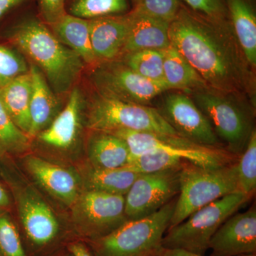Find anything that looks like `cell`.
<instances>
[{
    "instance_id": "6da1fadb",
    "label": "cell",
    "mask_w": 256,
    "mask_h": 256,
    "mask_svg": "<svg viewBox=\"0 0 256 256\" xmlns=\"http://www.w3.org/2000/svg\"><path fill=\"white\" fill-rule=\"evenodd\" d=\"M170 46L198 72L206 85L232 92L242 85V67L226 38L212 25L180 9L170 24Z\"/></svg>"
},
{
    "instance_id": "7a4b0ae2",
    "label": "cell",
    "mask_w": 256,
    "mask_h": 256,
    "mask_svg": "<svg viewBox=\"0 0 256 256\" xmlns=\"http://www.w3.org/2000/svg\"><path fill=\"white\" fill-rule=\"evenodd\" d=\"M11 40L34 62L57 94L68 92L82 74L80 57L38 18L20 22L13 28Z\"/></svg>"
},
{
    "instance_id": "3957f363",
    "label": "cell",
    "mask_w": 256,
    "mask_h": 256,
    "mask_svg": "<svg viewBox=\"0 0 256 256\" xmlns=\"http://www.w3.org/2000/svg\"><path fill=\"white\" fill-rule=\"evenodd\" d=\"M236 162L216 168H202L184 162L180 168V191L169 228L181 223L202 207L239 192Z\"/></svg>"
},
{
    "instance_id": "277c9868",
    "label": "cell",
    "mask_w": 256,
    "mask_h": 256,
    "mask_svg": "<svg viewBox=\"0 0 256 256\" xmlns=\"http://www.w3.org/2000/svg\"><path fill=\"white\" fill-rule=\"evenodd\" d=\"M176 197L158 212L139 220H128L96 240L99 256H158L169 228Z\"/></svg>"
},
{
    "instance_id": "5b68a950",
    "label": "cell",
    "mask_w": 256,
    "mask_h": 256,
    "mask_svg": "<svg viewBox=\"0 0 256 256\" xmlns=\"http://www.w3.org/2000/svg\"><path fill=\"white\" fill-rule=\"evenodd\" d=\"M252 198L242 192H234L202 207L181 223L168 229L162 239L163 248L204 255L210 239L220 226Z\"/></svg>"
},
{
    "instance_id": "8992f818",
    "label": "cell",
    "mask_w": 256,
    "mask_h": 256,
    "mask_svg": "<svg viewBox=\"0 0 256 256\" xmlns=\"http://www.w3.org/2000/svg\"><path fill=\"white\" fill-rule=\"evenodd\" d=\"M87 124L95 132L129 130L180 136L160 110L142 104L122 102L102 96L90 105Z\"/></svg>"
},
{
    "instance_id": "52a82bcc",
    "label": "cell",
    "mask_w": 256,
    "mask_h": 256,
    "mask_svg": "<svg viewBox=\"0 0 256 256\" xmlns=\"http://www.w3.org/2000/svg\"><path fill=\"white\" fill-rule=\"evenodd\" d=\"M108 133L124 140L129 148L130 160L148 152L162 151L180 156L202 168H216L233 164L238 159V156L224 148L200 146L181 136L129 130H118Z\"/></svg>"
},
{
    "instance_id": "ba28073f",
    "label": "cell",
    "mask_w": 256,
    "mask_h": 256,
    "mask_svg": "<svg viewBox=\"0 0 256 256\" xmlns=\"http://www.w3.org/2000/svg\"><path fill=\"white\" fill-rule=\"evenodd\" d=\"M194 99L217 137L226 144V150L240 156L254 130L248 116L236 102L217 92H198Z\"/></svg>"
},
{
    "instance_id": "9c48e42d",
    "label": "cell",
    "mask_w": 256,
    "mask_h": 256,
    "mask_svg": "<svg viewBox=\"0 0 256 256\" xmlns=\"http://www.w3.org/2000/svg\"><path fill=\"white\" fill-rule=\"evenodd\" d=\"M181 166L138 175L124 196V213L128 220L153 214L178 196Z\"/></svg>"
},
{
    "instance_id": "30bf717a",
    "label": "cell",
    "mask_w": 256,
    "mask_h": 256,
    "mask_svg": "<svg viewBox=\"0 0 256 256\" xmlns=\"http://www.w3.org/2000/svg\"><path fill=\"white\" fill-rule=\"evenodd\" d=\"M94 80L100 96L142 105L169 90L166 84L144 78L127 66L99 69L94 74Z\"/></svg>"
},
{
    "instance_id": "8fae6325",
    "label": "cell",
    "mask_w": 256,
    "mask_h": 256,
    "mask_svg": "<svg viewBox=\"0 0 256 256\" xmlns=\"http://www.w3.org/2000/svg\"><path fill=\"white\" fill-rule=\"evenodd\" d=\"M160 112L182 137L200 146L222 148L206 116L188 96L170 94L165 98L162 111Z\"/></svg>"
},
{
    "instance_id": "7c38bea8",
    "label": "cell",
    "mask_w": 256,
    "mask_h": 256,
    "mask_svg": "<svg viewBox=\"0 0 256 256\" xmlns=\"http://www.w3.org/2000/svg\"><path fill=\"white\" fill-rule=\"evenodd\" d=\"M210 256H248L256 252L255 206L227 218L210 239Z\"/></svg>"
},
{
    "instance_id": "4fadbf2b",
    "label": "cell",
    "mask_w": 256,
    "mask_h": 256,
    "mask_svg": "<svg viewBox=\"0 0 256 256\" xmlns=\"http://www.w3.org/2000/svg\"><path fill=\"white\" fill-rule=\"evenodd\" d=\"M80 207L92 232L100 237L128 220L124 213V196L122 195L89 190L82 195Z\"/></svg>"
},
{
    "instance_id": "5bb4252c",
    "label": "cell",
    "mask_w": 256,
    "mask_h": 256,
    "mask_svg": "<svg viewBox=\"0 0 256 256\" xmlns=\"http://www.w3.org/2000/svg\"><path fill=\"white\" fill-rule=\"evenodd\" d=\"M129 28L128 14L89 20L90 43L96 60H110L122 53Z\"/></svg>"
},
{
    "instance_id": "9a60e30c",
    "label": "cell",
    "mask_w": 256,
    "mask_h": 256,
    "mask_svg": "<svg viewBox=\"0 0 256 256\" xmlns=\"http://www.w3.org/2000/svg\"><path fill=\"white\" fill-rule=\"evenodd\" d=\"M26 164L32 176L50 194L66 204L76 201L78 184L72 172L37 156H28Z\"/></svg>"
},
{
    "instance_id": "2e32d148",
    "label": "cell",
    "mask_w": 256,
    "mask_h": 256,
    "mask_svg": "<svg viewBox=\"0 0 256 256\" xmlns=\"http://www.w3.org/2000/svg\"><path fill=\"white\" fill-rule=\"evenodd\" d=\"M130 28L122 52L146 50H164L170 46V24L131 12Z\"/></svg>"
},
{
    "instance_id": "e0dca14e",
    "label": "cell",
    "mask_w": 256,
    "mask_h": 256,
    "mask_svg": "<svg viewBox=\"0 0 256 256\" xmlns=\"http://www.w3.org/2000/svg\"><path fill=\"white\" fill-rule=\"evenodd\" d=\"M20 214L25 232L37 245L48 244L58 233V220L50 206L36 196H23L20 202Z\"/></svg>"
},
{
    "instance_id": "ac0fdd59",
    "label": "cell",
    "mask_w": 256,
    "mask_h": 256,
    "mask_svg": "<svg viewBox=\"0 0 256 256\" xmlns=\"http://www.w3.org/2000/svg\"><path fill=\"white\" fill-rule=\"evenodd\" d=\"M82 104L80 90L74 88L65 108L50 127L38 133L40 140L60 149H66L72 146L78 133Z\"/></svg>"
},
{
    "instance_id": "d6986e66",
    "label": "cell",
    "mask_w": 256,
    "mask_h": 256,
    "mask_svg": "<svg viewBox=\"0 0 256 256\" xmlns=\"http://www.w3.org/2000/svg\"><path fill=\"white\" fill-rule=\"evenodd\" d=\"M32 94L30 70L0 88L2 104L14 124L28 136L31 124L30 106Z\"/></svg>"
},
{
    "instance_id": "ffe728a7",
    "label": "cell",
    "mask_w": 256,
    "mask_h": 256,
    "mask_svg": "<svg viewBox=\"0 0 256 256\" xmlns=\"http://www.w3.org/2000/svg\"><path fill=\"white\" fill-rule=\"evenodd\" d=\"M30 73L32 80L30 106L31 124L28 134L30 138L34 137L41 132L42 130L50 124L56 110L58 102L40 69L32 64Z\"/></svg>"
},
{
    "instance_id": "44dd1931",
    "label": "cell",
    "mask_w": 256,
    "mask_h": 256,
    "mask_svg": "<svg viewBox=\"0 0 256 256\" xmlns=\"http://www.w3.org/2000/svg\"><path fill=\"white\" fill-rule=\"evenodd\" d=\"M50 26L56 37L76 52L82 62L92 64L97 60L90 43L89 20L66 13Z\"/></svg>"
},
{
    "instance_id": "7402d4cb",
    "label": "cell",
    "mask_w": 256,
    "mask_h": 256,
    "mask_svg": "<svg viewBox=\"0 0 256 256\" xmlns=\"http://www.w3.org/2000/svg\"><path fill=\"white\" fill-rule=\"evenodd\" d=\"M96 132L89 149L94 168L110 170L127 166L130 153L124 140L111 133Z\"/></svg>"
},
{
    "instance_id": "603a6c76",
    "label": "cell",
    "mask_w": 256,
    "mask_h": 256,
    "mask_svg": "<svg viewBox=\"0 0 256 256\" xmlns=\"http://www.w3.org/2000/svg\"><path fill=\"white\" fill-rule=\"evenodd\" d=\"M230 18L239 44L246 60L256 66V18L246 0H226Z\"/></svg>"
},
{
    "instance_id": "cb8c5ba5",
    "label": "cell",
    "mask_w": 256,
    "mask_h": 256,
    "mask_svg": "<svg viewBox=\"0 0 256 256\" xmlns=\"http://www.w3.org/2000/svg\"><path fill=\"white\" fill-rule=\"evenodd\" d=\"M162 50L164 80L168 88L192 90L206 86L201 76L174 48L170 46Z\"/></svg>"
},
{
    "instance_id": "d4e9b609",
    "label": "cell",
    "mask_w": 256,
    "mask_h": 256,
    "mask_svg": "<svg viewBox=\"0 0 256 256\" xmlns=\"http://www.w3.org/2000/svg\"><path fill=\"white\" fill-rule=\"evenodd\" d=\"M139 174L126 166L110 170L92 168L88 183L90 190L126 196Z\"/></svg>"
},
{
    "instance_id": "484cf974",
    "label": "cell",
    "mask_w": 256,
    "mask_h": 256,
    "mask_svg": "<svg viewBox=\"0 0 256 256\" xmlns=\"http://www.w3.org/2000/svg\"><path fill=\"white\" fill-rule=\"evenodd\" d=\"M126 66L152 82L164 84L162 50H146L127 54Z\"/></svg>"
},
{
    "instance_id": "4316f807",
    "label": "cell",
    "mask_w": 256,
    "mask_h": 256,
    "mask_svg": "<svg viewBox=\"0 0 256 256\" xmlns=\"http://www.w3.org/2000/svg\"><path fill=\"white\" fill-rule=\"evenodd\" d=\"M127 10L126 0H73L67 13L90 20L122 14Z\"/></svg>"
},
{
    "instance_id": "83f0119b",
    "label": "cell",
    "mask_w": 256,
    "mask_h": 256,
    "mask_svg": "<svg viewBox=\"0 0 256 256\" xmlns=\"http://www.w3.org/2000/svg\"><path fill=\"white\" fill-rule=\"evenodd\" d=\"M239 192L254 196L256 188V132L252 131L245 150L236 163Z\"/></svg>"
},
{
    "instance_id": "f1b7e54d",
    "label": "cell",
    "mask_w": 256,
    "mask_h": 256,
    "mask_svg": "<svg viewBox=\"0 0 256 256\" xmlns=\"http://www.w3.org/2000/svg\"><path fill=\"white\" fill-rule=\"evenodd\" d=\"M184 162L188 161L165 152L150 151L131 158L126 166L139 174H148L178 168Z\"/></svg>"
},
{
    "instance_id": "f546056e",
    "label": "cell",
    "mask_w": 256,
    "mask_h": 256,
    "mask_svg": "<svg viewBox=\"0 0 256 256\" xmlns=\"http://www.w3.org/2000/svg\"><path fill=\"white\" fill-rule=\"evenodd\" d=\"M30 138L14 124L0 100V148L6 151L25 150Z\"/></svg>"
},
{
    "instance_id": "4dcf8cb0",
    "label": "cell",
    "mask_w": 256,
    "mask_h": 256,
    "mask_svg": "<svg viewBox=\"0 0 256 256\" xmlns=\"http://www.w3.org/2000/svg\"><path fill=\"white\" fill-rule=\"evenodd\" d=\"M180 10L178 0H138L132 12L171 23Z\"/></svg>"
},
{
    "instance_id": "1f68e13d",
    "label": "cell",
    "mask_w": 256,
    "mask_h": 256,
    "mask_svg": "<svg viewBox=\"0 0 256 256\" xmlns=\"http://www.w3.org/2000/svg\"><path fill=\"white\" fill-rule=\"evenodd\" d=\"M26 62L16 52L0 45V88L13 79L28 73Z\"/></svg>"
},
{
    "instance_id": "d6a6232c",
    "label": "cell",
    "mask_w": 256,
    "mask_h": 256,
    "mask_svg": "<svg viewBox=\"0 0 256 256\" xmlns=\"http://www.w3.org/2000/svg\"><path fill=\"white\" fill-rule=\"evenodd\" d=\"M0 250L4 256H26L16 227L6 216L0 217Z\"/></svg>"
},
{
    "instance_id": "836d02e7",
    "label": "cell",
    "mask_w": 256,
    "mask_h": 256,
    "mask_svg": "<svg viewBox=\"0 0 256 256\" xmlns=\"http://www.w3.org/2000/svg\"><path fill=\"white\" fill-rule=\"evenodd\" d=\"M40 14L48 25L53 24L66 14V0H38Z\"/></svg>"
},
{
    "instance_id": "e575fe53",
    "label": "cell",
    "mask_w": 256,
    "mask_h": 256,
    "mask_svg": "<svg viewBox=\"0 0 256 256\" xmlns=\"http://www.w3.org/2000/svg\"><path fill=\"white\" fill-rule=\"evenodd\" d=\"M192 10L210 18L218 20L223 18L224 6L222 0H185Z\"/></svg>"
},
{
    "instance_id": "d590c367",
    "label": "cell",
    "mask_w": 256,
    "mask_h": 256,
    "mask_svg": "<svg viewBox=\"0 0 256 256\" xmlns=\"http://www.w3.org/2000/svg\"><path fill=\"white\" fill-rule=\"evenodd\" d=\"M28 0H0V20L8 13L24 4Z\"/></svg>"
},
{
    "instance_id": "8d00e7d4",
    "label": "cell",
    "mask_w": 256,
    "mask_h": 256,
    "mask_svg": "<svg viewBox=\"0 0 256 256\" xmlns=\"http://www.w3.org/2000/svg\"><path fill=\"white\" fill-rule=\"evenodd\" d=\"M256 255L248 256H255ZM158 256H204L180 249H163Z\"/></svg>"
},
{
    "instance_id": "74e56055",
    "label": "cell",
    "mask_w": 256,
    "mask_h": 256,
    "mask_svg": "<svg viewBox=\"0 0 256 256\" xmlns=\"http://www.w3.org/2000/svg\"><path fill=\"white\" fill-rule=\"evenodd\" d=\"M70 252L74 256H92L86 248L82 244H74L70 246Z\"/></svg>"
},
{
    "instance_id": "f35d334b",
    "label": "cell",
    "mask_w": 256,
    "mask_h": 256,
    "mask_svg": "<svg viewBox=\"0 0 256 256\" xmlns=\"http://www.w3.org/2000/svg\"><path fill=\"white\" fill-rule=\"evenodd\" d=\"M9 202L8 194L2 186H0V207L8 206Z\"/></svg>"
},
{
    "instance_id": "ab89813d",
    "label": "cell",
    "mask_w": 256,
    "mask_h": 256,
    "mask_svg": "<svg viewBox=\"0 0 256 256\" xmlns=\"http://www.w3.org/2000/svg\"><path fill=\"white\" fill-rule=\"evenodd\" d=\"M133 1H134V2L137 3V2H138V0H133Z\"/></svg>"
},
{
    "instance_id": "60d3db41",
    "label": "cell",
    "mask_w": 256,
    "mask_h": 256,
    "mask_svg": "<svg viewBox=\"0 0 256 256\" xmlns=\"http://www.w3.org/2000/svg\"></svg>"
}]
</instances>
